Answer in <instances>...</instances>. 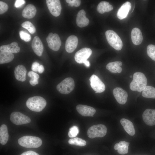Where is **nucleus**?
Returning a JSON list of instances; mask_svg holds the SVG:
<instances>
[{"mask_svg": "<svg viewBox=\"0 0 155 155\" xmlns=\"http://www.w3.org/2000/svg\"><path fill=\"white\" fill-rule=\"evenodd\" d=\"M92 53V51L88 48H84L78 51L75 53L74 58L78 63H84L90 57Z\"/></svg>", "mask_w": 155, "mask_h": 155, "instance_id": "10", "label": "nucleus"}, {"mask_svg": "<svg viewBox=\"0 0 155 155\" xmlns=\"http://www.w3.org/2000/svg\"><path fill=\"white\" fill-rule=\"evenodd\" d=\"M40 65L39 63L37 62H34L33 63L31 66L32 70L33 71L37 72L38 69Z\"/></svg>", "mask_w": 155, "mask_h": 155, "instance_id": "39", "label": "nucleus"}, {"mask_svg": "<svg viewBox=\"0 0 155 155\" xmlns=\"http://www.w3.org/2000/svg\"><path fill=\"white\" fill-rule=\"evenodd\" d=\"M25 2L24 0H16L15 2L14 6L16 8H19L24 4Z\"/></svg>", "mask_w": 155, "mask_h": 155, "instance_id": "38", "label": "nucleus"}, {"mask_svg": "<svg viewBox=\"0 0 155 155\" xmlns=\"http://www.w3.org/2000/svg\"><path fill=\"white\" fill-rule=\"evenodd\" d=\"M105 36L108 44L115 49L119 51L123 47L121 40L115 31L108 30L105 32Z\"/></svg>", "mask_w": 155, "mask_h": 155, "instance_id": "4", "label": "nucleus"}, {"mask_svg": "<svg viewBox=\"0 0 155 155\" xmlns=\"http://www.w3.org/2000/svg\"><path fill=\"white\" fill-rule=\"evenodd\" d=\"M1 51H6L12 53H17L20 51V47L16 42H13L11 44L0 46Z\"/></svg>", "mask_w": 155, "mask_h": 155, "instance_id": "23", "label": "nucleus"}, {"mask_svg": "<svg viewBox=\"0 0 155 155\" xmlns=\"http://www.w3.org/2000/svg\"><path fill=\"white\" fill-rule=\"evenodd\" d=\"M78 39L75 35L69 36L67 39L65 44L66 51L69 53L73 52L78 46Z\"/></svg>", "mask_w": 155, "mask_h": 155, "instance_id": "15", "label": "nucleus"}, {"mask_svg": "<svg viewBox=\"0 0 155 155\" xmlns=\"http://www.w3.org/2000/svg\"><path fill=\"white\" fill-rule=\"evenodd\" d=\"M119 143V147L117 150L118 152L122 155L128 153V146L130 143L123 141L120 142Z\"/></svg>", "mask_w": 155, "mask_h": 155, "instance_id": "29", "label": "nucleus"}, {"mask_svg": "<svg viewBox=\"0 0 155 155\" xmlns=\"http://www.w3.org/2000/svg\"><path fill=\"white\" fill-rule=\"evenodd\" d=\"M79 133V129L76 126H73L71 127L68 133V135L70 137H76Z\"/></svg>", "mask_w": 155, "mask_h": 155, "instance_id": "34", "label": "nucleus"}, {"mask_svg": "<svg viewBox=\"0 0 155 155\" xmlns=\"http://www.w3.org/2000/svg\"><path fill=\"white\" fill-rule=\"evenodd\" d=\"M36 12V9L34 6L32 4H29L23 9L22 15L25 18L31 19L34 17Z\"/></svg>", "mask_w": 155, "mask_h": 155, "instance_id": "22", "label": "nucleus"}, {"mask_svg": "<svg viewBox=\"0 0 155 155\" xmlns=\"http://www.w3.org/2000/svg\"><path fill=\"white\" fill-rule=\"evenodd\" d=\"M46 4L51 14L55 17H57L60 14L61 6L59 0H46Z\"/></svg>", "mask_w": 155, "mask_h": 155, "instance_id": "9", "label": "nucleus"}, {"mask_svg": "<svg viewBox=\"0 0 155 155\" xmlns=\"http://www.w3.org/2000/svg\"><path fill=\"white\" fill-rule=\"evenodd\" d=\"M131 38L133 43L135 45H139L142 42L143 36L140 30L137 28L133 29L131 33Z\"/></svg>", "mask_w": 155, "mask_h": 155, "instance_id": "20", "label": "nucleus"}, {"mask_svg": "<svg viewBox=\"0 0 155 155\" xmlns=\"http://www.w3.org/2000/svg\"><path fill=\"white\" fill-rule=\"evenodd\" d=\"M122 63L120 61H116L108 63L106 66V69L113 73H120L122 71L121 67Z\"/></svg>", "mask_w": 155, "mask_h": 155, "instance_id": "24", "label": "nucleus"}, {"mask_svg": "<svg viewBox=\"0 0 155 155\" xmlns=\"http://www.w3.org/2000/svg\"><path fill=\"white\" fill-rule=\"evenodd\" d=\"M142 95L144 98H155V88L146 86L142 92Z\"/></svg>", "mask_w": 155, "mask_h": 155, "instance_id": "28", "label": "nucleus"}, {"mask_svg": "<svg viewBox=\"0 0 155 155\" xmlns=\"http://www.w3.org/2000/svg\"><path fill=\"white\" fill-rule=\"evenodd\" d=\"M95 93H98V92H95Z\"/></svg>", "mask_w": 155, "mask_h": 155, "instance_id": "44", "label": "nucleus"}, {"mask_svg": "<svg viewBox=\"0 0 155 155\" xmlns=\"http://www.w3.org/2000/svg\"><path fill=\"white\" fill-rule=\"evenodd\" d=\"M49 47L55 51H58L61 45V41L58 34L50 33L46 38Z\"/></svg>", "mask_w": 155, "mask_h": 155, "instance_id": "7", "label": "nucleus"}, {"mask_svg": "<svg viewBox=\"0 0 155 155\" xmlns=\"http://www.w3.org/2000/svg\"><path fill=\"white\" fill-rule=\"evenodd\" d=\"M86 13L83 9L81 10L78 13L76 17L77 25L81 28L87 26L89 24V21L86 16Z\"/></svg>", "mask_w": 155, "mask_h": 155, "instance_id": "18", "label": "nucleus"}, {"mask_svg": "<svg viewBox=\"0 0 155 155\" xmlns=\"http://www.w3.org/2000/svg\"><path fill=\"white\" fill-rule=\"evenodd\" d=\"M74 81L71 78H67L62 81L57 86V90L61 93L67 94L70 93L74 89Z\"/></svg>", "mask_w": 155, "mask_h": 155, "instance_id": "6", "label": "nucleus"}, {"mask_svg": "<svg viewBox=\"0 0 155 155\" xmlns=\"http://www.w3.org/2000/svg\"><path fill=\"white\" fill-rule=\"evenodd\" d=\"M44 70V69L43 66L42 65H40L38 69V72L39 73H41L43 72Z\"/></svg>", "mask_w": 155, "mask_h": 155, "instance_id": "41", "label": "nucleus"}, {"mask_svg": "<svg viewBox=\"0 0 155 155\" xmlns=\"http://www.w3.org/2000/svg\"><path fill=\"white\" fill-rule=\"evenodd\" d=\"M66 1L68 3V5L71 7H78L80 5L81 2L79 0H66Z\"/></svg>", "mask_w": 155, "mask_h": 155, "instance_id": "36", "label": "nucleus"}, {"mask_svg": "<svg viewBox=\"0 0 155 155\" xmlns=\"http://www.w3.org/2000/svg\"><path fill=\"white\" fill-rule=\"evenodd\" d=\"M18 142L21 146L28 148H36L42 143L41 139L39 137L32 136H24L20 138Z\"/></svg>", "mask_w": 155, "mask_h": 155, "instance_id": "3", "label": "nucleus"}, {"mask_svg": "<svg viewBox=\"0 0 155 155\" xmlns=\"http://www.w3.org/2000/svg\"><path fill=\"white\" fill-rule=\"evenodd\" d=\"M23 28L27 30L31 34H34L36 31V28L33 24L30 22L26 21L23 22L22 25Z\"/></svg>", "mask_w": 155, "mask_h": 155, "instance_id": "32", "label": "nucleus"}, {"mask_svg": "<svg viewBox=\"0 0 155 155\" xmlns=\"http://www.w3.org/2000/svg\"><path fill=\"white\" fill-rule=\"evenodd\" d=\"M76 109L81 115L85 117H93L96 112L94 108L85 105L78 104L76 106Z\"/></svg>", "mask_w": 155, "mask_h": 155, "instance_id": "14", "label": "nucleus"}, {"mask_svg": "<svg viewBox=\"0 0 155 155\" xmlns=\"http://www.w3.org/2000/svg\"><path fill=\"white\" fill-rule=\"evenodd\" d=\"M114 96L118 103L125 104L127 101L128 94L126 91L121 88L117 87L113 91Z\"/></svg>", "mask_w": 155, "mask_h": 155, "instance_id": "12", "label": "nucleus"}, {"mask_svg": "<svg viewBox=\"0 0 155 155\" xmlns=\"http://www.w3.org/2000/svg\"><path fill=\"white\" fill-rule=\"evenodd\" d=\"M107 129L106 126L102 124L95 125L90 127L87 131V135L90 138L102 137L106 135Z\"/></svg>", "mask_w": 155, "mask_h": 155, "instance_id": "5", "label": "nucleus"}, {"mask_svg": "<svg viewBox=\"0 0 155 155\" xmlns=\"http://www.w3.org/2000/svg\"><path fill=\"white\" fill-rule=\"evenodd\" d=\"M19 35L20 38L25 42H29L31 39V36L30 35L23 30L20 32Z\"/></svg>", "mask_w": 155, "mask_h": 155, "instance_id": "35", "label": "nucleus"}, {"mask_svg": "<svg viewBox=\"0 0 155 155\" xmlns=\"http://www.w3.org/2000/svg\"><path fill=\"white\" fill-rule=\"evenodd\" d=\"M147 52L148 56L155 61V45H148L147 48Z\"/></svg>", "mask_w": 155, "mask_h": 155, "instance_id": "33", "label": "nucleus"}, {"mask_svg": "<svg viewBox=\"0 0 155 155\" xmlns=\"http://www.w3.org/2000/svg\"><path fill=\"white\" fill-rule=\"evenodd\" d=\"M131 78H132L133 77V76L132 75H131L129 76Z\"/></svg>", "mask_w": 155, "mask_h": 155, "instance_id": "43", "label": "nucleus"}, {"mask_svg": "<svg viewBox=\"0 0 155 155\" xmlns=\"http://www.w3.org/2000/svg\"><path fill=\"white\" fill-rule=\"evenodd\" d=\"M28 75L31 78L29 82L31 85L34 86L38 84L39 76L38 74L33 71H30L28 73Z\"/></svg>", "mask_w": 155, "mask_h": 155, "instance_id": "31", "label": "nucleus"}, {"mask_svg": "<svg viewBox=\"0 0 155 155\" xmlns=\"http://www.w3.org/2000/svg\"><path fill=\"white\" fill-rule=\"evenodd\" d=\"M9 134L7 126L2 125L0 127V143L2 145L6 144L8 140Z\"/></svg>", "mask_w": 155, "mask_h": 155, "instance_id": "26", "label": "nucleus"}, {"mask_svg": "<svg viewBox=\"0 0 155 155\" xmlns=\"http://www.w3.org/2000/svg\"><path fill=\"white\" fill-rule=\"evenodd\" d=\"M10 119L13 123L18 125L27 124L31 121L30 117L18 112L12 113L10 115Z\"/></svg>", "mask_w": 155, "mask_h": 155, "instance_id": "8", "label": "nucleus"}, {"mask_svg": "<svg viewBox=\"0 0 155 155\" xmlns=\"http://www.w3.org/2000/svg\"><path fill=\"white\" fill-rule=\"evenodd\" d=\"M26 69L24 65H18L15 68L14 71L16 78L19 81H25L26 79Z\"/></svg>", "mask_w": 155, "mask_h": 155, "instance_id": "19", "label": "nucleus"}, {"mask_svg": "<svg viewBox=\"0 0 155 155\" xmlns=\"http://www.w3.org/2000/svg\"><path fill=\"white\" fill-rule=\"evenodd\" d=\"M131 8V4L129 1L124 3L118 9L117 15L120 20L124 19L127 17Z\"/></svg>", "mask_w": 155, "mask_h": 155, "instance_id": "17", "label": "nucleus"}, {"mask_svg": "<svg viewBox=\"0 0 155 155\" xmlns=\"http://www.w3.org/2000/svg\"><path fill=\"white\" fill-rule=\"evenodd\" d=\"M142 118L147 125L149 126L155 125V109H146L143 113Z\"/></svg>", "mask_w": 155, "mask_h": 155, "instance_id": "13", "label": "nucleus"}, {"mask_svg": "<svg viewBox=\"0 0 155 155\" xmlns=\"http://www.w3.org/2000/svg\"><path fill=\"white\" fill-rule=\"evenodd\" d=\"M89 80L91 88L96 92L101 93L105 90L104 84L97 75H92L90 78Z\"/></svg>", "mask_w": 155, "mask_h": 155, "instance_id": "11", "label": "nucleus"}, {"mask_svg": "<svg viewBox=\"0 0 155 155\" xmlns=\"http://www.w3.org/2000/svg\"><path fill=\"white\" fill-rule=\"evenodd\" d=\"M8 6L7 4L2 1H0V14H2L8 10Z\"/></svg>", "mask_w": 155, "mask_h": 155, "instance_id": "37", "label": "nucleus"}, {"mask_svg": "<svg viewBox=\"0 0 155 155\" xmlns=\"http://www.w3.org/2000/svg\"><path fill=\"white\" fill-rule=\"evenodd\" d=\"M113 9V6L107 1L100 2L97 7V10L99 13L103 14L105 12H109Z\"/></svg>", "mask_w": 155, "mask_h": 155, "instance_id": "25", "label": "nucleus"}, {"mask_svg": "<svg viewBox=\"0 0 155 155\" xmlns=\"http://www.w3.org/2000/svg\"><path fill=\"white\" fill-rule=\"evenodd\" d=\"M147 80L145 75L141 72H136L133 76V79L129 85L130 89L139 92L142 91L147 86Z\"/></svg>", "mask_w": 155, "mask_h": 155, "instance_id": "1", "label": "nucleus"}, {"mask_svg": "<svg viewBox=\"0 0 155 155\" xmlns=\"http://www.w3.org/2000/svg\"><path fill=\"white\" fill-rule=\"evenodd\" d=\"M68 142L70 144L74 145L81 146H85L86 143L85 140L78 137L70 139L69 140Z\"/></svg>", "mask_w": 155, "mask_h": 155, "instance_id": "30", "label": "nucleus"}, {"mask_svg": "<svg viewBox=\"0 0 155 155\" xmlns=\"http://www.w3.org/2000/svg\"><path fill=\"white\" fill-rule=\"evenodd\" d=\"M120 122L127 133L131 136L134 135L135 130L133 124L131 121L127 119L122 118L120 120Z\"/></svg>", "mask_w": 155, "mask_h": 155, "instance_id": "21", "label": "nucleus"}, {"mask_svg": "<svg viewBox=\"0 0 155 155\" xmlns=\"http://www.w3.org/2000/svg\"><path fill=\"white\" fill-rule=\"evenodd\" d=\"M20 155H39V154L34 151H28L23 152Z\"/></svg>", "mask_w": 155, "mask_h": 155, "instance_id": "40", "label": "nucleus"}, {"mask_svg": "<svg viewBox=\"0 0 155 155\" xmlns=\"http://www.w3.org/2000/svg\"><path fill=\"white\" fill-rule=\"evenodd\" d=\"M46 102L43 97L39 96L29 98L26 102L27 106L32 111L39 112L45 107Z\"/></svg>", "mask_w": 155, "mask_h": 155, "instance_id": "2", "label": "nucleus"}, {"mask_svg": "<svg viewBox=\"0 0 155 155\" xmlns=\"http://www.w3.org/2000/svg\"><path fill=\"white\" fill-rule=\"evenodd\" d=\"M14 58L13 53L6 52H0V63L2 64L11 62Z\"/></svg>", "mask_w": 155, "mask_h": 155, "instance_id": "27", "label": "nucleus"}, {"mask_svg": "<svg viewBox=\"0 0 155 155\" xmlns=\"http://www.w3.org/2000/svg\"><path fill=\"white\" fill-rule=\"evenodd\" d=\"M85 65L87 67H89L90 66V63L88 61L86 60L85 61L84 63Z\"/></svg>", "mask_w": 155, "mask_h": 155, "instance_id": "42", "label": "nucleus"}, {"mask_svg": "<svg viewBox=\"0 0 155 155\" xmlns=\"http://www.w3.org/2000/svg\"><path fill=\"white\" fill-rule=\"evenodd\" d=\"M31 46L34 53L38 56L42 55L44 47L42 41L38 36H35L32 41Z\"/></svg>", "mask_w": 155, "mask_h": 155, "instance_id": "16", "label": "nucleus"}]
</instances>
